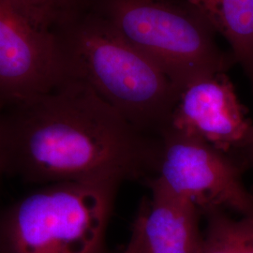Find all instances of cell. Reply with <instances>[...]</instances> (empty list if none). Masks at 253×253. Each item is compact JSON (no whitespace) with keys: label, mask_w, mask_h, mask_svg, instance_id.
Masks as SVG:
<instances>
[{"label":"cell","mask_w":253,"mask_h":253,"mask_svg":"<svg viewBox=\"0 0 253 253\" xmlns=\"http://www.w3.org/2000/svg\"><path fill=\"white\" fill-rule=\"evenodd\" d=\"M5 173L38 185L144 180L155 174L160 137L126 121L84 82L3 105Z\"/></svg>","instance_id":"obj_1"},{"label":"cell","mask_w":253,"mask_h":253,"mask_svg":"<svg viewBox=\"0 0 253 253\" xmlns=\"http://www.w3.org/2000/svg\"><path fill=\"white\" fill-rule=\"evenodd\" d=\"M54 32L67 76L86 84L138 129L160 137L180 92L149 56L90 9Z\"/></svg>","instance_id":"obj_2"},{"label":"cell","mask_w":253,"mask_h":253,"mask_svg":"<svg viewBox=\"0 0 253 253\" xmlns=\"http://www.w3.org/2000/svg\"><path fill=\"white\" fill-rule=\"evenodd\" d=\"M118 185H44L0 210V253H107Z\"/></svg>","instance_id":"obj_3"},{"label":"cell","mask_w":253,"mask_h":253,"mask_svg":"<svg viewBox=\"0 0 253 253\" xmlns=\"http://www.w3.org/2000/svg\"><path fill=\"white\" fill-rule=\"evenodd\" d=\"M89 9L149 56L179 92L236 65L188 0H93Z\"/></svg>","instance_id":"obj_4"},{"label":"cell","mask_w":253,"mask_h":253,"mask_svg":"<svg viewBox=\"0 0 253 253\" xmlns=\"http://www.w3.org/2000/svg\"><path fill=\"white\" fill-rule=\"evenodd\" d=\"M156 172L150 180L205 213L220 209L253 215V193L245 186L244 167L231 154L200 140L165 129Z\"/></svg>","instance_id":"obj_5"},{"label":"cell","mask_w":253,"mask_h":253,"mask_svg":"<svg viewBox=\"0 0 253 253\" xmlns=\"http://www.w3.org/2000/svg\"><path fill=\"white\" fill-rule=\"evenodd\" d=\"M66 76L54 29L22 0H0V103L44 93Z\"/></svg>","instance_id":"obj_6"},{"label":"cell","mask_w":253,"mask_h":253,"mask_svg":"<svg viewBox=\"0 0 253 253\" xmlns=\"http://www.w3.org/2000/svg\"><path fill=\"white\" fill-rule=\"evenodd\" d=\"M165 129L225 153H240L251 139L253 122L227 73H218L181 90Z\"/></svg>","instance_id":"obj_7"},{"label":"cell","mask_w":253,"mask_h":253,"mask_svg":"<svg viewBox=\"0 0 253 253\" xmlns=\"http://www.w3.org/2000/svg\"><path fill=\"white\" fill-rule=\"evenodd\" d=\"M149 197L141 204L131 237L137 253H197L203 239L198 208L145 181Z\"/></svg>","instance_id":"obj_8"},{"label":"cell","mask_w":253,"mask_h":253,"mask_svg":"<svg viewBox=\"0 0 253 253\" xmlns=\"http://www.w3.org/2000/svg\"><path fill=\"white\" fill-rule=\"evenodd\" d=\"M231 48L253 92V0H188Z\"/></svg>","instance_id":"obj_9"},{"label":"cell","mask_w":253,"mask_h":253,"mask_svg":"<svg viewBox=\"0 0 253 253\" xmlns=\"http://www.w3.org/2000/svg\"><path fill=\"white\" fill-rule=\"evenodd\" d=\"M207 228L197 253H253V215L216 209L203 215Z\"/></svg>","instance_id":"obj_10"},{"label":"cell","mask_w":253,"mask_h":253,"mask_svg":"<svg viewBox=\"0 0 253 253\" xmlns=\"http://www.w3.org/2000/svg\"><path fill=\"white\" fill-rule=\"evenodd\" d=\"M46 25L56 28L88 10L93 0H22Z\"/></svg>","instance_id":"obj_11"},{"label":"cell","mask_w":253,"mask_h":253,"mask_svg":"<svg viewBox=\"0 0 253 253\" xmlns=\"http://www.w3.org/2000/svg\"><path fill=\"white\" fill-rule=\"evenodd\" d=\"M239 158L240 159H238V161L244 168H250L253 170V129L249 143L239 153Z\"/></svg>","instance_id":"obj_12"},{"label":"cell","mask_w":253,"mask_h":253,"mask_svg":"<svg viewBox=\"0 0 253 253\" xmlns=\"http://www.w3.org/2000/svg\"><path fill=\"white\" fill-rule=\"evenodd\" d=\"M3 105L0 103V120H1V110ZM5 174V168H4V161H3V151H2V141H1V124H0V178Z\"/></svg>","instance_id":"obj_13"},{"label":"cell","mask_w":253,"mask_h":253,"mask_svg":"<svg viewBox=\"0 0 253 253\" xmlns=\"http://www.w3.org/2000/svg\"><path fill=\"white\" fill-rule=\"evenodd\" d=\"M121 253H137V249H136V244L134 239L130 236L128 244L126 245L125 250Z\"/></svg>","instance_id":"obj_14"}]
</instances>
